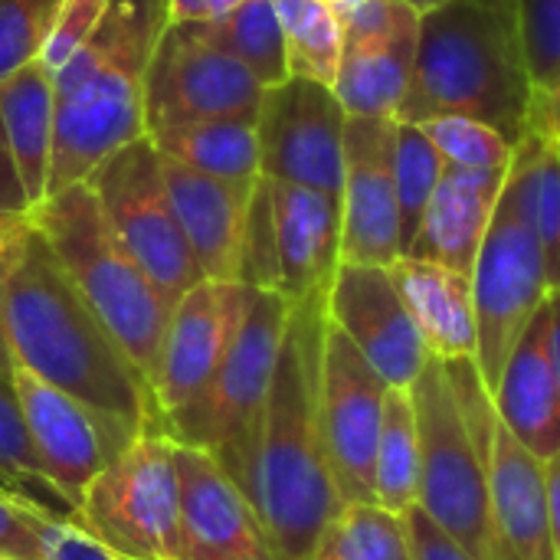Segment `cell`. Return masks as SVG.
I'll return each mask as SVG.
<instances>
[{"mask_svg": "<svg viewBox=\"0 0 560 560\" xmlns=\"http://www.w3.org/2000/svg\"><path fill=\"white\" fill-rule=\"evenodd\" d=\"M0 331L13 361L128 436L164 427L148 381L85 305L30 217L0 243Z\"/></svg>", "mask_w": 560, "mask_h": 560, "instance_id": "6da1fadb", "label": "cell"}, {"mask_svg": "<svg viewBox=\"0 0 560 560\" xmlns=\"http://www.w3.org/2000/svg\"><path fill=\"white\" fill-rule=\"evenodd\" d=\"M322 335L325 295L295 302L240 479V489L266 525L276 560L308 558L322 528L345 505L328 466L318 413Z\"/></svg>", "mask_w": 560, "mask_h": 560, "instance_id": "7a4b0ae2", "label": "cell"}, {"mask_svg": "<svg viewBox=\"0 0 560 560\" xmlns=\"http://www.w3.org/2000/svg\"><path fill=\"white\" fill-rule=\"evenodd\" d=\"M532 112L535 79L515 0H446L420 16L413 75L397 121L469 115L518 144Z\"/></svg>", "mask_w": 560, "mask_h": 560, "instance_id": "3957f363", "label": "cell"}, {"mask_svg": "<svg viewBox=\"0 0 560 560\" xmlns=\"http://www.w3.org/2000/svg\"><path fill=\"white\" fill-rule=\"evenodd\" d=\"M164 0H112L95 36L52 75L56 141L46 197L85 184L144 135V82L164 30Z\"/></svg>", "mask_w": 560, "mask_h": 560, "instance_id": "277c9868", "label": "cell"}, {"mask_svg": "<svg viewBox=\"0 0 560 560\" xmlns=\"http://www.w3.org/2000/svg\"><path fill=\"white\" fill-rule=\"evenodd\" d=\"M410 394L423 446L417 509L469 560H515L492 518L482 443L495 404L476 358L450 364L430 358Z\"/></svg>", "mask_w": 560, "mask_h": 560, "instance_id": "5b68a950", "label": "cell"}, {"mask_svg": "<svg viewBox=\"0 0 560 560\" xmlns=\"http://www.w3.org/2000/svg\"><path fill=\"white\" fill-rule=\"evenodd\" d=\"M59 266L151 387L171 305L115 236L89 184L49 194L30 210Z\"/></svg>", "mask_w": 560, "mask_h": 560, "instance_id": "8992f818", "label": "cell"}, {"mask_svg": "<svg viewBox=\"0 0 560 560\" xmlns=\"http://www.w3.org/2000/svg\"><path fill=\"white\" fill-rule=\"evenodd\" d=\"M289 315L292 302L282 292L253 289L243 328L210 384L184 410L164 420V430L177 443L217 453V459L236 482L243 479L253 453Z\"/></svg>", "mask_w": 560, "mask_h": 560, "instance_id": "52a82bcc", "label": "cell"}, {"mask_svg": "<svg viewBox=\"0 0 560 560\" xmlns=\"http://www.w3.org/2000/svg\"><path fill=\"white\" fill-rule=\"evenodd\" d=\"M72 518L121 558L177 560V440L164 427L135 433L89 482Z\"/></svg>", "mask_w": 560, "mask_h": 560, "instance_id": "ba28073f", "label": "cell"}, {"mask_svg": "<svg viewBox=\"0 0 560 560\" xmlns=\"http://www.w3.org/2000/svg\"><path fill=\"white\" fill-rule=\"evenodd\" d=\"M341 266V200L259 177L249 203L240 282L282 292L292 305L325 295Z\"/></svg>", "mask_w": 560, "mask_h": 560, "instance_id": "9c48e42d", "label": "cell"}, {"mask_svg": "<svg viewBox=\"0 0 560 560\" xmlns=\"http://www.w3.org/2000/svg\"><path fill=\"white\" fill-rule=\"evenodd\" d=\"M85 184L105 210L115 236L174 308L203 276L174 217L154 141L148 135L128 141Z\"/></svg>", "mask_w": 560, "mask_h": 560, "instance_id": "30bf717a", "label": "cell"}, {"mask_svg": "<svg viewBox=\"0 0 560 560\" xmlns=\"http://www.w3.org/2000/svg\"><path fill=\"white\" fill-rule=\"evenodd\" d=\"M469 279L476 308V368L492 390L509 354L551 292L541 246L509 187H502Z\"/></svg>", "mask_w": 560, "mask_h": 560, "instance_id": "8fae6325", "label": "cell"}, {"mask_svg": "<svg viewBox=\"0 0 560 560\" xmlns=\"http://www.w3.org/2000/svg\"><path fill=\"white\" fill-rule=\"evenodd\" d=\"M259 79L194 23L161 30L144 82V135L200 118H256Z\"/></svg>", "mask_w": 560, "mask_h": 560, "instance_id": "7c38bea8", "label": "cell"}, {"mask_svg": "<svg viewBox=\"0 0 560 560\" xmlns=\"http://www.w3.org/2000/svg\"><path fill=\"white\" fill-rule=\"evenodd\" d=\"M348 112L331 85L289 75L262 89L256 135L259 177L299 184L341 200Z\"/></svg>", "mask_w": 560, "mask_h": 560, "instance_id": "4fadbf2b", "label": "cell"}, {"mask_svg": "<svg viewBox=\"0 0 560 560\" xmlns=\"http://www.w3.org/2000/svg\"><path fill=\"white\" fill-rule=\"evenodd\" d=\"M387 390V381L325 315L318 413L328 466L345 505L374 502V450Z\"/></svg>", "mask_w": 560, "mask_h": 560, "instance_id": "5bb4252c", "label": "cell"}, {"mask_svg": "<svg viewBox=\"0 0 560 560\" xmlns=\"http://www.w3.org/2000/svg\"><path fill=\"white\" fill-rule=\"evenodd\" d=\"M10 381L36 463L75 515L89 482L125 450L131 436L79 397L36 377L20 361H13Z\"/></svg>", "mask_w": 560, "mask_h": 560, "instance_id": "9a60e30c", "label": "cell"}, {"mask_svg": "<svg viewBox=\"0 0 560 560\" xmlns=\"http://www.w3.org/2000/svg\"><path fill=\"white\" fill-rule=\"evenodd\" d=\"M249 299L253 285L226 279H200L177 299L151 377L161 423L184 410L210 384L243 328Z\"/></svg>", "mask_w": 560, "mask_h": 560, "instance_id": "2e32d148", "label": "cell"}, {"mask_svg": "<svg viewBox=\"0 0 560 560\" xmlns=\"http://www.w3.org/2000/svg\"><path fill=\"white\" fill-rule=\"evenodd\" d=\"M325 315L387 387H410L430 361L390 266L341 262L325 292Z\"/></svg>", "mask_w": 560, "mask_h": 560, "instance_id": "e0dca14e", "label": "cell"}, {"mask_svg": "<svg viewBox=\"0 0 560 560\" xmlns=\"http://www.w3.org/2000/svg\"><path fill=\"white\" fill-rule=\"evenodd\" d=\"M394 148V118L348 115L341 180V262L394 266L404 256Z\"/></svg>", "mask_w": 560, "mask_h": 560, "instance_id": "ac0fdd59", "label": "cell"}, {"mask_svg": "<svg viewBox=\"0 0 560 560\" xmlns=\"http://www.w3.org/2000/svg\"><path fill=\"white\" fill-rule=\"evenodd\" d=\"M420 16L397 0H368L345 20L335 95L354 118H394L410 89Z\"/></svg>", "mask_w": 560, "mask_h": 560, "instance_id": "d6986e66", "label": "cell"}, {"mask_svg": "<svg viewBox=\"0 0 560 560\" xmlns=\"http://www.w3.org/2000/svg\"><path fill=\"white\" fill-rule=\"evenodd\" d=\"M177 560H276L266 525L217 453L177 443Z\"/></svg>", "mask_w": 560, "mask_h": 560, "instance_id": "ffe728a7", "label": "cell"}, {"mask_svg": "<svg viewBox=\"0 0 560 560\" xmlns=\"http://www.w3.org/2000/svg\"><path fill=\"white\" fill-rule=\"evenodd\" d=\"M161 154V151H158ZM174 217L203 279L240 282L256 180H223L161 154Z\"/></svg>", "mask_w": 560, "mask_h": 560, "instance_id": "44dd1931", "label": "cell"}, {"mask_svg": "<svg viewBox=\"0 0 560 560\" xmlns=\"http://www.w3.org/2000/svg\"><path fill=\"white\" fill-rule=\"evenodd\" d=\"M482 459L492 518L502 545L515 560H558L545 489V463L509 433L499 413L482 443Z\"/></svg>", "mask_w": 560, "mask_h": 560, "instance_id": "7402d4cb", "label": "cell"}, {"mask_svg": "<svg viewBox=\"0 0 560 560\" xmlns=\"http://www.w3.org/2000/svg\"><path fill=\"white\" fill-rule=\"evenodd\" d=\"M505 174L509 171H466L446 164L404 256L430 259L472 276L476 256L505 187Z\"/></svg>", "mask_w": 560, "mask_h": 560, "instance_id": "603a6c76", "label": "cell"}, {"mask_svg": "<svg viewBox=\"0 0 560 560\" xmlns=\"http://www.w3.org/2000/svg\"><path fill=\"white\" fill-rule=\"evenodd\" d=\"M499 420L541 463L560 453V387L548 354V312L541 308L509 354L489 390Z\"/></svg>", "mask_w": 560, "mask_h": 560, "instance_id": "cb8c5ba5", "label": "cell"}, {"mask_svg": "<svg viewBox=\"0 0 560 560\" xmlns=\"http://www.w3.org/2000/svg\"><path fill=\"white\" fill-rule=\"evenodd\" d=\"M390 276L417 322V331L433 361H466L476 358V308L472 279L450 266L400 256Z\"/></svg>", "mask_w": 560, "mask_h": 560, "instance_id": "d4e9b609", "label": "cell"}, {"mask_svg": "<svg viewBox=\"0 0 560 560\" xmlns=\"http://www.w3.org/2000/svg\"><path fill=\"white\" fill-rule=\"evenodd\" d=\"M0 118L33 210L46 200L49 158L56 141V85L39 59L0 79Z\"/></svg>", "mask_w": 560, "mask_h": 560, "instance_id": "484cf974", "label": "cell"}, {"mask_svg": "<svg viewBox=\"0 0 560 560\" xmlns=\"http://www.w3.org/2000/svg\"><path fill=\"white\" fill-rule=\"evenodd\" d=\"M154 148L200 174L223 180H259V135L256 118H200L148 131Z\"/></svg>", "mask_w": 560, "mask_h": 560, "instance_id": "4316f807", "label": "cell"}, {"mask_svg": "<svg viewBox=\"0 0 560 560\" xmlns=\"http://www.w3.org/2000/svg\"><path fill=\"white\" fill-rule=\"evenodd\" d=\"M505 187L541 246L548 289L560 292V141L528 128L515 144Z\"/></svg>", "mask_w": 560, "mask_h": 560, "instance_id": "83f0119b", "label": "cell"}, {"mask_svg": "<svg viewBox=\"0 0 560 560\" xmlns=\"http://www.w3.org/2000/svg\"><path fill=\"white\" fill-rule=\"evenodd\" d=\"M420 420L410 387H390L384 400L377 450H374V502L407 515L420 502Z\"/></svg>", "mask_w": 560, "mask_h": 560, "instance_id": "f1b7e54d", "label": "cell"}, {"mask_svg": "<svg viewBox=\"0 0 560 560\" xmlns=\"http://www.w3.org/2000/svg\"><path fill=\"white\" fill-rule=\"evenodd\" d=\"M305 560H413L407 515L377 502H348L322 528Z\"/></svg>", "mask_w": 560, "mask_h": 560, "instance_id": "f546056e", "label": "cell"}, {"mask_svg": "<svg viewBox=\"0 0 560 560\" xmlns=\"http://www.w3.org/2000/svg\"><path fill=\"white\" fill-rule=\"evenodd\" d=\"M207 39H213L220 49L236 56L262 89L285 82L289 72V52H285V36L282 23L276 16L272 0H246L233 13L210 20V23H194Z\"/></svg>", "mask_w": 560, "mask_h": 560, "instance_id": "4dcf8cb0", "label": "cell"}, {"mask_svg": "<svg viewBox=\"0 0 560 560\" xmlns=\"http://www.w3.org/2000/svg\"><path fill=\"white\" fill-rule=\"evenodd\" d=\"M282 23L289 72L335 85L341 52H345V23L322 0H272Z\"/></svg>", "mask_w": 560, "mask_h": 560, "instance_id": "1f68e13d", "label": "cell"}, {"mask_svg": "<svg viewBox=\"0 0 560 560\" xmlns=\"http://www.w3.org/2000/svg\"><path fill=\"white\" fill-rule=\"evenodd\" d=\"M446 171L443 154L413 121H397L394 148V177H397V207H400V240L404 253L417 236V226L427 213V203Z\"/></svg>", "mask_w": 560, "mask_h": 560, "instance_id": "d6a6232c", "label": "cell"}, {"mask_svg": "<svg viewBox=\"0 0 560 560\" xmlns=\"http://www.w3.org/2000/svg\"><path fill=\"white\" fill-rule=\"evenodd\" d=\"M0 479L13 492L39 502L43 509L72 518V509L59 499V492L49 486V479L43 476L36 463L33 443L26 436V423L13 394V381H3V377H0Z\"/></svg>", "mask_w": 560, "mask_h": 560, "instance_id": "836d02e7", "label": "cell"}, {"mask_svg": "<svg viewBox=\"0 0 560 560\" xmlns=\"http://www.w3.org/2000/svg\"><path fill=\"white\" fill-rule=\"evenodd\" d=\"M423 128V135L433 141V148L443 154L450 167L466 171H509L515 141L505 138L489 121L469 118V115H433L427 121H413Z\"/></svg>", "mask_w": 560, "mask_h": 560, "instance_id": "e575fe53", "label": "cell"}, {"mask_svg": "<svg viewBox=\"0 0 560 560\" xmlns=\"http://www.w3.org/2000/svg\"><path fill=\"white\" fill-rule=\"evenodd\" d=\"M59 0H0V79L39 59Z\"/></svg>", "mask_w": 560, "mask_h": 560, "instance_id": "d590c367", "label": "cell"}, {"mask_svg": "<svg viewBox=\"0 0 560 560\" xmlns=\"http://www.w3.org/2000/svg\"><path fill=\"white\" fill-rule=\"evenodd\" d=\"M108 7L112 0H59L46 43L39 49V62L49 75H56L95 36Z\"/></svg>", "mask_w": 560, "mask_h": 560, "instance_id": "8d00e7d4", "label": "cell"}, {"mask_svg": "<svg viewBox=\"0 0 560 560\" xmlns=\"http://www.w3.org/2000/svg\"><path fill=\"white\" fill-rule=\"evenodd\" d=\"M535 95L560 69V0H515Z\"/></svg>", "mask_w": 560, "mask_h": 560, "instance_id": "74e56055", "label": "cell"}, {"mask_svg": "<svg viewBox=\"0 0 560 560\" xmlns=\"http://www.w3.org/2000/svg\"><path fill=\"white\" fill-rule=\"evenodd\" d=\"M49 509L0 489V560H39V518Z\"/></svg>", "mask_w": 560, "mask_h": 560, "instance_id": "f35d334b", "label": "cell"}, {"mask_svg": "<svg viewBox=\"0 0 560 560\" xmlns=\"http://www.w3.org/2000/svg\"><path fill=\"white\" fill-rule=\"evenodd\" d=\"M39 560H128L105 548L75 518L46 512L39 518Z\"/></svg>", "mask_w": 560, "mask_h": 560, "instance_id": "ab89813d", "label": "cell"}, {"mask_svg": "<svg viewBox=\"0 0 560 560\" xmlns=\"http://www.w3.org/2000/svg\"><path fill=\"white\" fill-rule=\"evenodd\" d=\"M26 217H30V200H26L23 180L16 174L7 128L0 118V230H13V226L26 223Z\"/></svg>", "mask_w": 560, "mask_h": 560, "instance_id": "60d3db41", "label": "cell"}, {"mask_svg": "<svg viewBox=\"0 0 560 560\" xmlns=\"http://www.w3.org/2000/svg\"><path fill=\"white\" fill-rule=\"evenodd\" d=\"M407 528L413 541V560H469L420 509L407 512Z\"/></svg>", "mask_w": 560, "mask_h": 560, "instance_id": "b9f144b4", "label": "cell"}, {"mask_svg": "<svg viewBox=\"0 0 560 560\" xmlns=\"http://www.w3.org/2000/svg\"><path fill=\"white\" fill-rule=\"evenodd\" d=\"M246 0H164V20H167V26L210 23V20H220L226 13H233Z\"/></svg>", "mask_w": 560, "mask_h": 560, "instance_id": "7bdbcfd3", "label": "cell"}, {"mask_svg": "<svg viewBox=\"0 0 560 560\" xmlns=\"http://www.w3.org/2000/svg\"><path fill=\"white\" fill-rule=\"evenodd\" d=\"M532 128L560 141V69L558 75L535 95V112H532Z\"/></svg>", "mask_w": 560, "mask_h": 560, "instance_id": "ee69618b", "label": "cell"}, {"mask_svg": "<svg viewBox=\"0 0 560 560\" xmlns=\"http://www.w3.org/2000/svg\"><path fill=\"white\" fill-rule=\"evenodd\" d=\"M545 489H548V512H551V532L560 551V453L545 459Z\"/></svg>", "mask_w": 560, "mask_h": 560, "instance_id": "f6af8a7d", "label": "cell"}, {"mask_svg": "<svg viewBox=\"0 0 560 560\" xmlns=\"http://www.w3.org/2000/svg\"><path fill=\"white\" fill-rule=\"evenodd\" d=\"M545 312H548V354L560 387V292H548Z\"/></svg>", "mask_w": 560, "mask_h": 560, "instance_id": "bcb514c9", "label": "cell"}, {"mask_svg": "<svg viewBox=\"0 0 560 560\" xmlns=\"http://www.w3.org/2000/svg\"><path fill=\"white\" fill-rule=\"evenodd\" d=\"M322 3H325V7H331V10H335V13L341 16V23H345V20H348L351 13H358V10H361V7H364L368 0H322Z\"/></svg>", "mask_w": 560, "mask_h": 560, "instance_id": "7dc6e473", "label": "cell"}, {"mask_svg": "<svg viewBox=\"0 0 560 560\" xmlns=\"http://www.w3.org/2000/svg\"><path fill=\"white\" fill-rule=\"evenodd\" d=\"M10 374H13V354H10L7 338H3V331H0V377L10 381Z\"/></svg>", "mask_w": 560, "mask_h": 560, "instance_id": "c3c4849f", "label": "cell"}, {"mask_svg": "<svg viewBox=\"0 0 560 560\" xmlns=\"http://www.w3.org/2000/svg\"><path fill=\"white\" fill-rule=\"evenodd\" d=\"M397 3H404V7H410L417 16H423V13H430V10H436V7H443L446 0H397Z\"/></svg>", "mask_w": 560, "mask_h": 560, "instance_id": "681fc988", "label": "cell"}, {"mask_svg": "<svg viewBox=\"0 0 560 560\" xmlns=\"http://www.w3.org/2000/svg\"><path fill=\"white\" fill-rule=\"evenodd\" d=\"M13 230H16V226H13ZM13 230H0V243H3V240H7V236L13 233Z\"/></svg>", "mask_w": 560, "mask_h": 560, "instance_id": "f907efd6", "label": "cell"}, {"mask_svg": "<svg viewBox=\"0 0 560 560\" xmlns=\"http://www.w3.org/2000/svg\"><path fill=\"white\" fill-rule=\"evenodd\" d=\"M0 489H10V486H7V482H3V479H0ZM10 492H13V489H10Z\"/></svg>", "mask_w": 560, "mask_h": 560, "instance_id": "816d5d0a", "label": "cell"}, {"mask_svg": "<svg viewBox=\"0 0 560 560\" xmlns=\"http://www.w3.org/2000/svg\"><path fill=\"white\" fill-rule=\"evenodd\" d=\"M558 560H560V551H558Z\"/></svg>", "mask_w": 560, "mask_h": 560, "instance_id": "f5cc1de1", "label": "cell"}]
</instances>
